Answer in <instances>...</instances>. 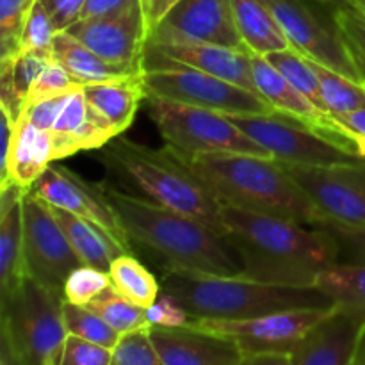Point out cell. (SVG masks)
<instances>
[{
	"instance_id": "cell-40",
	"label": "cell",
	"mask_w": 365,
	"mask_h": 365,
	"mask_svg": "<svg viewBox=\"0 0 365 365\" xmlns=\"http://www.w3.org/2000/svg\"><path fill=\"white\" fill-rule=\"evenodd\" d=\"M339 246V262L365 264V227H355V225H342L327 221L319 225Z\"/></svg>"
},
{
	"instance_id": "cell-10",
	"label": "cell",
	"mask_w": 365,
	"mask_h": 365,
	"mask_svg": "<svg viewBox=\"0 0 365 365\" xmlns=\"http://www.w3.org/2000/svg\"><path fill=\"white\" fill-rule=\"evenodd\" d=\"M299 56L364 82L353 63L330 7L316 0H262ZM365 84V82H364Z\"/></svg>"
},
{
	"instance_id": "cell-33",
	"label": "cell",
	"mask_w": 365,
	"mask_h": 365,
	"mask_svg": "<svg viewBox=\"0 0 365 365\" xmlns=\"http://www.w3.org/2000/svg\"><path fill=\"white\" fill-rule=\"evenodd\" d=\"M267 61L291 82L294 88H298L310 102L316 103L323 113L330 114L324 107L323 95H321V86H319V77H317L316 70L312 68L307 57L299 56L298 52H294L292 48L280 50V52H273L269 56H266ZM331 116V114H330Z\"/></svg>"
},
{
	"instance_id": "cell-8",
	"label": "cell",
	"mask_w": 365,
	"mask_h": 365,
	"mask_svg": "<svg viewBox=\"0 0 365 365\" xmlns=\"http://www.w3.org/2000/svg\"><path fill=\"white\" fill-rule=\"evenodd\" d=\"M269 157L289 166H334L359 163L351 145L280 113L225 114Z\"/></svg>"
},
{
	"instance_id": "cell-7",
	"label": "cell",
	"mask_w": 365,
	"mask_h": 365,
	"mask_svg": "<svg viewBox=\"0 0 365 365\" xmlns=\"http://www.w3.org/2000/svg\"><path fill=\"white\" fill-rule=\"evenodd\" d=\"M146 102L150 118L168 148L173 152L182 155L246 153L269 157L266 150L260 148L225 114L153 96H146Z\"/></svg>"
},
{
	"instance_id": "cell-45",
	"label": "cell",
	"mask_w": 365,
	"mask_h": 365,
	"mask_svg": "<svg viewBox=\"0 0 365 365\" xmlns=\"http://www.w3.org/2000/svg\"><path fill=\"white\" fill-rule=\"evenodd\" d=\"M180 0H139L143 9V16H145L146 29L148 34H152L153 29L166 18V14L173 9Z\"/></svg>"
},
{
	"instance_id": "cell-50",
	"label": "cell",
	"mask_w": 365,
	"mask_h": 365,
	"mask_svg": "<svg viewBox=\"0 0 365 365\" xmlns=\"http://www.w3.org/2000/svg\"><path fill=\"white\" fill-rule=\"evenodd\" d=\"M316 2L323 4V6L330 7V9H335V7H341V6H348V0H316Z\"/></svg>"
},
{
	"instance_id": "cell-51",
	"label": "cell",
	"mask_w": 365,
	"mask_h": 365,
	"mask_svg": "<svg viewBox=\"0 0 365 365\" xmlns=\"http://www.w3.org/2000/svg\"><path fill=\"white\" fill-rule=\"evenodd\" d=\"M349 6L356 7L359 11H362V13L365 14V0H348Z\"/></svg>"
},
{
	"instance_id": "cell-32",
	"label": "cell",
	"mask_w": 365,
	"mask_h": 365,
	"mask_svg": "<svg viewBox=\"0 0 365 365\" xmlns=\"http://www.w3.org/2000/svg\"><path fill=\"white\" fill-rule=\"evenodd\" d=\"M63 321L68 335H75L113 351L121 339V335L110 324H107L95 310L86 305L63 302Z\"/></svg>"
},
{
	"instance_id": "cell-18",
	"label": "cell",
	"mask_w": 365,
	"mask_h": 365,
	"mask_svg": "<svg viewBox=\"0 0 365 365\" xmlns=\"http://www.w3.org/2000/svg\"><path fill=\"white\" fill-rule=\"evenodd\" d=\"M250 53L252 52L248 50L209 45V43H148L145 64H182L257 93Z\"/></svg>"
},
{
	"instance_id": "cell-26",
	"label": "cell",
	"mask_w": 365,
	"mask_h": 365,
	"mask_svg": "<svg viewBox=\"0 0 365 365\" xmlns=\"http://www.w3.org/2000/svg\"><path fill=\"white\" fill-rule=\"evenodd\" d=\"M235 24L248 52L269 56L291 48L277 18L262 0H232Z\"/></svg>"
},
{
	"instance_id": "cell-52",
	"label": "cell",
	"mask_w": 365,
	"mask_h": 365,
	"mask_svg": "<svg viewBox=\"0 0 365 365\" xmlns=\"http://www.w3.org/2000/svg\"><path fill=\"white\" fill-rule=\"evenodd\" d=\"M359 365H365V337H364V341H362V346H360Z\"/></svg>"
},
{
	"instance_id": "cell-20",
	"label": "cell",
	"mask_w": 365,
	"mask_h": 365,
	"mask_svg": "<svg viewBox=\"0 0 365 365\" xmlns=\"http://www.w3.org/2000/svg\"><path fill=\"white\" fill-rule=\"evenodd\" d=\"M48 132L52 138L53 160L89 150H102L118 138L107 121L91 109L82 88L70 93Z\"/></svg>"
},
{
	"instance_id": "cell-12",
	"label": "cell",
	"mask_w": 365,
	"mask_h": 365,
	"mask_svg": "<svg viewBox=\"0 0 365 365\" xmlns=\"http://www.w3.org/2000/svg\"><path fill=\"white\" fill-rule=\"evenodd\" d=\"M24 232L29 277L63 294L68 277L82 262L57 223L52 207L32 191L24 195Z\"/></svg>"
},
{
	"instance_id": "cell-2",
	"label": "cell",
	"mask_w": 365,
	"mask_h": 365,
	"mask_svg": "<svg viewBox=\"0 0 365 365\" xmlns=\"http://www.w3.org/2000/svg\"><path fill=\"white\" fill-rule=\"evenodd\" d=\"M102 187L132 245L157 257L164 271L241 274V259L221 230L114 185Z\"/></svg>"
},
{
	"instance_id": "cell-49",
	"label": "cell",
	"mask_w": 365,
	"mask_h": 365,
	"mask_svg": "<svg viewBox=\"0 0 365 365\" xmlns=\"http://www.w3.org/2000/svg\"><path fill=\"white\" fill-rule=\"evenodd\" d=\"M344 135L348 138L349 145H351V148L355 150L356 155H359L362 160H365V135H356V134H344Z\"/></svg>"
},
{
	"instance_id": "cell-4",
	"label": "cell",
	"mask_w": 365,
	"mask_h": 365,
	"mask_svg": "<svg viewBox=\"0 0 365 365\" xmlns=\"http://www.w3.org/2000/svg\"><path fill=\"white\" fill-rule=\"evenodd\" d=\"M160 285L191 319H252L284 310L335 305L317 287L264 284L242 274L164 271Z\"/></svg>"
},
{
	"instance_id": "cell-36",
	"label": "cell",
	"mask_w": 365,
	"mask_h": 365,
	"mask_svg": "<svg viewBox=\"0 0 365 365\" xmlns=\"http://www.w3.org/2000/svg\"><path fill=\"white\" fill-rule=\"evenodd\" d=\"M110 285V278L107 271L96 269V267L84 266L71 271L66 284L63 287L64 302L75 303V305H88L100 292L106 291Z\"/></svg>"
},
{
	"instance_id": "cell-23",
	"label": "cell",
	"mask_w": 365,
	"mask_h": 365,
	"mask_svg": "<svg viewBox=\"0 0 365 365\" xmlns=\"http://www.w3.org/2000/svg\"><path fill=\"white\" fill-rule=\"evenodd\" d=\"M82 91L91 109L107 121L116 135L130 127L139 106L146 100L143 73L84 86Z\"/></svg>"
},
{
	"instance_id": "cell-38",
	"label": "cell",
	"mask_w": 365,
	"mask_h": 365,
	"mask_svg": "<svg viewBox=\"0 0 365 365\" xmlns=\"http://www.w3.org/2000/svg\"><path fill=\"white\" fill-rule=\"evenodd\" d=\"M36 0H0V57L16 52L21 29Z\"/></svg>"
},
{
	"instance_id": "cell-46",
	"label": "cell",
	"mask_w": 365,
	"mask_h": 365,
	"mask_svg": "<svg viewBox=\"0 0 365 365\" xmlns=\"http://www.w3.org/2000/svg\"><path fill=\"white\" fill-rule=\"evenodd\" d=\"M139 0H88L82 9L81 20H88V18L106 16V14L118 13V11L125 9V7L138 4Z\"/></svg>"
},
{
	"instance_id": "cell-1",
	"label": "cell",
	"mask_w": 365,
	"mask_h": 365,
	"mask_svg": "<svg viewBox=\"0 0 365 365\" xmlns=\"http://www.w3.org/2000/svg\"><path fill=\"white\" fill-rule=\"evenodd\" d=\"M221 225L250 280L316 287L319 274L339 262L337 242L323 227L230 205H221Z\"/></svg>"
},
{
	"instance_id": "cell-6",
	"label": "cell",
	"mask_w": 365,
	"mask_h": 365,
	"mask_svg": "<svg viewBox=\"0 0 365 365\" xmlns=\"http://www.w3.org/2000/svg\"><path fill=\"white\" fill-rule=\"evenodd\" d=\"M61 292L29 277L2 299L0 356L14 365H57L68 337Z\"/></svg>"
},
{
	"instance_id": "cell-39",
	"label": "cell",
	"mask_w": 365,
	"mask_h": 365,
	"mask_svg": "<svg viewBox=\"0 0 365 365\" xmlns=\"http://www.w3.org/2000/svg\"><path fill=\"white\" fill-rule=\"evenodd\" d=\"M78 88H82V86L77 84L73 77L61 64H57L56 61H48L46 66L39 71L36 81L32 82L25 107L41 102V100L64 95V93H70Z\"/></svg>"
},
{
	"instance_id": "cell-31",
	"label": "cell",
	"mask_w": 365,
	"mask_h": 365,
	"mask_svg": "<svg viewBox=\"0 0 365 365\" xmlns=\"http://www.w3.org/2000/svg\"><path fill=\"white\" fill-rule=\"evenodd\" d=\"M86 307L95 310V312L98 314L107 324H110L120 335L130 334V331L143 330V328L150 327L146 309L135 305L134 302H130V299L125 298L123 294H120V292L113 287V284H110L106 291L100 292V294Z\"/></svg>"
},
{
	"instance_id": "cell-30",
	"label": "cell",
	"mask_w": 365,
	"mask_h": 365,
	"mask_svg": "<svg viewBox=\"0 0 365 365\" xmlns=\"http://www.w3.org/2000/svg\"><path fill=\"white\" fill-rule=\"evenodd\" d=\"M310 61V59H309ZM312 68L319 77L321 95H323L324 107L334 118L344 116L353 110L364 109L365 107V84L364 82L353 81L339 71L317 64L314 61Z\"/></svg>"
},
{
	"instance_id": "cell-35",
	"label": "cell",
	"mask_w": 365,
	"mask_h": 365,
	"mask_svg": "<svg viewBox=\"0 0 365 365\" xmlns=\"http://www.w3.org/2000/svg\"><path fill=\"white\" fill-rule=\"evenodd\" d=\"M331 14H334L335 24L348 46L349 56L365 82V14L349 4L335 7L331 9Z\"/></svg>"
},
{
	"instance_id": "cell-9",
	"label": "cell",
	"mask_w": 365,
	"mask_h": 365,
	"mask_svg": "<svg viewBox=\"0 0 365 365\" xmlns=\"http://www.w3.org/2000/svg\"><path fill=\"white\" fill-rule=\"evenodd\" d=\"M143 82L146 96L187 103L220 114L274 113L273 107L257 93L182 64H145Z\"/></svg>"
},
{
	"instance_id": "cell-28",
	"label": "cell",
	"mask_w": 365,
	"mask_h": 365,
	"mask_svg": "<svg viewBox=\"0 0 365 365\" xmlns=\"http://www.w3.org/2000/svg\"><path fill=\"white\" fill-rule=\"evenodd\" d=\"M109 278L113 287L120 294L134 302L143 309H150L163 292L160 280H157L134 255L125 253L114 259L109 267Z\"/></svg>"
},
{
	"instance_id": "cell-19",
	"label": "cell",
	"mask_w": 365,
	"mask_h": 365,
	"mask_svg": "<svg viewBox=\"0 0 365 365\" xmlns=\"http://www.w3.org/2000/svg\"><path fill=\"white\" fill-rule=\"evenodd\" d=\"M148 335L166 365H235L242 351L232 339L195 327H148Z\"/></svg>"
},
{
	"instance_id": "cell-13",
	"label": "cell",
	"mask_w": 365,
	"mask_h": 365,
	"mask_svg": "<svg viewBox=\"0 0 365 365\" xmlns=\"http://www.w3.org/2000/svg\"><path fill=\"white\" fill-rule=\"evenodd\" d=\"M284 166L319 210L324 223L365 227V160L334 166Z\"/></svg>"
},
{
	"instance_id": "cell-25",
	"label": "cell",
	"mask_w": 365,
	"mask_h": 365,
	"mask_svg": "<svg viewBox=\"0 0 365 365\" xmlns=\"http://www.w3.org/2000/svg\"><path fill=\"white\" fill-rule=\"evenodd\" d=\"M52 212L84 266H91L109 273V267L114 259L125 255L123 248L107 232L93 225L91 221H86L66 210L53 209V207Z\"/></svg>"
},
{
	"instance_id": "cell-43",
	"label": "cell",
	"mask_w": 365,
	"mask_h": 365,
	"mask_svg": "<svg viewBox=\"0 0 365 365\" xmlns=\"http://www.w3.org/2000/svg\"><path fill=\"white\" fill-rule=\"evenodd\" d=\"M70 93H64V95L41 100V102H38V103H32V106L25 107V110L21 116H24L27 121H31L32 125H36L38 128H41V130L48 132L50 128L53 127V123H56L57 116H59L61 109H63L64 102L68 100Z\"/></svg>"
},
{
	"instance_id": "cell-44",
	"label": "cell",
	"mask_w": 365,
	"mask_h": 365,
	"mask_svg": "<svg viewBox=\"0 0 365 365\" xmlns=\"http://www.w3.org/2000/svg\"><path fill=\"white\" fill-rule=\"evenodd\" d=\"M52 16L57 31H66L75 21L81 20L82 9L88 0H41Z\"/></svg>"
},
{
	"instance_id": "cell-24",
	"label": "cell",
	"mask_w": 365,
	"mask_h": 365,
	"mask_svg": "<svg viewBox=\"0 0 365 365\" xmlns=\"http://www.w3.org/2000/svg\"><path fill=\"white\" fill-rule=\"evenodd\" d=\"M52 163L56 160L50 132L41 130L21 116L16 121L14 130L13 148L7 164V180L0 185V189L11 184L31 189Z\"/></svg>"
},
{
	"instance_id": "cell-11",
	"label": "cell",
	"mask_w": 365,
	"mask_h": 365,
	"mask_svg": "<svg viewBox=\"0 0 365 365\" xmlns=\"http://www.w3.org/2000/svg\"><path fill=\"white\" fill-rule=\"evenodd\" d=\"M334 307L284 310V312L266 314L252 319H191L189 327L232 339L241 348L242 355H255V353L292 355L299 342L334 310Z\"/></svg>"
},
{
	"instance_id": "cell-41",
	"label": "cell",
	"mask_w": 365,
	"mask_h": 365,
	"mask_svg": "<svg viewBox=\"0 0 365 365\" xmlns=\"http://www.w3.org/2000/svg\"><path fill=\"white\" fill-rule=\"evenodd\" d=\"M113 349L68 335L57 365H110Z\"/></svg>"
},
{
	"instance_id": "cell-3",
	"label": "cell",
	"mask_w": 365,
	"mask_h": 365,
	"mask_svg": "<svg viewBox=\"0 0 365 365\" xmlns=\"http://www.w3.org/2000/svg\"><path fill=\"white\" fill-rule=\"evenodd\" d=\"M170 152L205 185L220 205L289 217L312 227L324 223L307 192L277 159L246 153L182 155Z\"/></svg>"
},
{
	"instance_id": "cell-21",
	"label": "cell",
	"mask_w": 365,
	"mask_h": 365,
	"mask_svg": "<svg viewBox=\"0 0 365 365\" xmlns=\"http://www.w3.org/2000/svg\"><path fill=\"white\" fill-rule=\"evenodd\" d=\"M250 61H252V75L257 93L273 107L274 113L291 116L294 120H299L303 123L310 125V127L317 128V130L324 132V134L334 135V138L341 139V141L349 143L348 138L344 134H341L339 128L335 127L334 118L330 114L323 113L298 88H294L267 61L266 56L250 53Z\"/></svg>"
},
{
	"instance_id": "cell-34",
	"label": "cell",
	"mask_w": 365,
	"mask_h": 365,
	"mask_svg": "<svg viewBox=\"0 0 365 365\" xmlns=\"http://www.w3.org/2000/svg\"><path fill=\"white\" fill-rule=\"evenodd\" d=\"M57 32L59 31L46 7L43 6L41 0H36L21 29L16 52L38 53V56L52 59V46Z\"/></svg>"
},
{
	"instance_id": "cell-15",
	"label": "cell",
	"mask_w": 365,
	"mask_h": 365,
	"mask_svg": "<svg viewBox=\"0 0 365 365\" xmlns=\"http://www.w3.org/2000/svg\"><path fill=\"white\" fill-rule=\"evenodd\" d=\"M66 31L107 63L134 75L145 71L150 34L139 2L118 13L78 20Z\"/></svg>"
},
{
	"instance_id": "cell-42",
	"label": "cell",
	"mask_w": 365,
	"mask_h": 365,
	"mask_svg": "<svg viewBox=\"0 0 365 365\" xmlns=\"http://www.w3.org/2000/svg\"><path fill=\"white\" fill-rule=\"evenodd\" d=\"M150 327H164V328H178L185 327L191 321V316L185 312L184 307L173 298V296L160 292L150 309H146Z\"/></svg>"
},
{
	"instance_id": "cell-48",
	"label": "cell",
	"mask_w": 365,
	"mask_h": 365,
	"mask_svg": "<svg viewBox=\"0 0 365 365\" xmlns=\"http://www.w3.org/2000/svg\"><path fill=\"white\" fill-rule=\"evenodd\" d=\"M235 365H292V355L289 353H255L242 355Z\"/></svg>"
},
{
	"instance_id": "cell-29",
	"label": "cell",
	"mask_w": 365,
	"mask_h": 365,
	"mask_svg": "<svg viewBox=\"0 0 365 365\" xmlns=\"http://www.w3.org/2000/svg\"><path fill=\"white\" fill-rule=\"evenodd\" d=\"M316 287L335 305L365 316V264L337 262L319 274Z\"/></svg>"
},
{
	"instance_id": "cell-47",
	"label": "cell",
	"mask_w": 365,
	"mask_h": 365,
	"mask_svg": "<svg viewBox=\"0 0 365 365\" xmlns=\"http://www.w3.org/2000/svg\"><path fill=\"white\" fill-rule=\"evenodd\" d=\"M334 123L341 134L365 135V107L364 109L353 110L349 114H344V116L334 118Z\"/></svg>"
},
{
	"instance_id": "cell-17",
	"label": "cell",
	"mask_w": 365,
	"mask_h": 365,
	"mask_svg": "<svg viewBox=\"0 0 365 365\" xmlns=\"http://www.w3.org/2000/svg\"><path fill=\"white\" fill-rule=\"evenodd\" d=\"M365 316L335 305L292 353V365H359Z\"/></svg>"
},
{
	"instance_id": "cell-37",
	"label": "cell",
	"mask_w": 365,
	"mask_h": 365,
	"mask_svg": "<svg viewBox=\"0 0 365 365\" xmlns=\"http://www.w3.org/2000/svg\"><path fill=\"white\" fill-rule=\"evenodd\" d=\"M110 365H166L157 353L148 335V328L121 335L113 351Z\"/></svg>"
},
{
	"instance_id": "cell-16",
	"label": "cell",
	"mask_w": 365,
	"mask_h": 365,
	"mask_svg": "<svg viewBox=\"0 0 365 365\" xmlns=\"http://www.w3.org/2000/svg\"><path fill=\"white\" fill-rule=\"evenodd\" d=\"M148 43H209L248 50L235 24L232 0H180L153 29Z\"/></svg>"
},
{
	"instance_id": "cell-22",
	"label": "cell",
	"mask_w": 365,
	"mask_h": 365,
	"mask_svg": "<svg viewBox=\"0 0 365 365\" xmlns=\"http://www.w3.org/2000/svg\"><path fill=\"white\" fill-rule=\"evenodd\" d=\"M31 189L11 184L0 189V299L29 278L25 260L24 195Z\"/></svg>"
},
{
	"instance_id": "cell-27",
	"label": "cell",
	"mask_w": 365,
	"mask_h": 365,
	"mask_svg": "<svg viewBox=\"0 0 365 365\" xmlns=\"http://www.w3.org/2000/svg\"><path fill=\"white\" fill-rule=\"evenodd\" d=\"M52 61L61 64L82 88L134 75L103 61L68 31L57 32L52 46Z\"/></svg>"
},
{
	"instance_id": "cell-14",
	"label": "cell",
	"mask_w": 365,
	"mask_h": 365,
	"mask_svg": "<svg viewBox=\"0 0 365 365\" xmlns=\"http://www.w3.org/2000/svg\"><path fill=\"white\" fill-rule=\"evenodd\" d=\"M31 191L53 209L66 210L73 216L91 221L93 225L107 232L125 253L132 255L134 250L130 239L102 185L89 184L81 175L52 163L34 182Z\"/></svg>"
},
{
	"instance_id": "cell-5",
	"label": "cell",
	"mask_w": 365,
	"mask_h": 365,
	"mask_svg": "<svg viewBox=\"0 0 365 365\" xmlns=\"http://www.w3.org/2000/svg\"><path fill=\"white\" fill-rule=\"evenodd\" d=\"M102 163L109 173L130 182L153 203L223 232L217 200L166 146L150 148L118 135L102 148Z\"/></svg>"
}]
</instances>
